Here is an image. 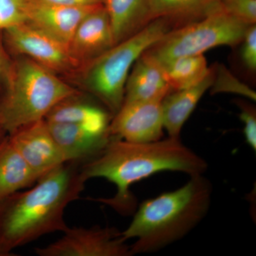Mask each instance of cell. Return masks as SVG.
I'll list each match as a JSON object with an SVG mask.
<instances>
[{"label":"cell","mask_w":256,"mask_h":256,"mask_svg":"<svg viewBox=\"0 0 256 256\" xmlns=\"http://www.w3.org/2000/svg\"><path fill=\"white\" fill-rule=\"evenodd\" d=\"M208 163L182 142L168 137L156 142L132 143L114 139L104 151L82 164L80 174L86 182L102 178L114 184L116 193L110 198H92L118 213H134L137 200L131 192L134 184L163 172H176L188 176L204 174Z\"/></svg>","instance_id":"1"},{"label":"cell","mask_w":256,"mask_h":256,"mask_svg":"<svg viewBox=\"0 0 256 256\" xmlns=\"http://www.w3.org/2000/svg\"><path fill=\"white\" fill-rule=\"evenodd\" d=\"M86 182L76 163H66L42 176L28 191L0 202V256L46 234L67 228L66 207L78 200Z\"/></svg>","instance_id":"2"},{"label":"cell","mask_w":256,"mask_h":256,"mask_svg":"<svg viewBox=\"0 0 256 256\" xmlns=\"http://www.w3.org/2000/svg\"><path fill=\"white\" fill-rule=\"evenodd\" d=\"M186 184L140 204L122 235L132 255L151 254L181 240L204 218L213 186L204 174L192 175Z\"/></svg>","instance_id":"3"},{"label":"cell","mask_w":256,"mask_h":256,"mask_svg":"<svg viewBox=\"0 0 256 256\" xmlns=\"http://www.w3.org/2000/svg\"><path fill=\"white\" fill-rule=\"evenodd\" d=\"M4 94L0 96V119L8 134L45 119L75 89L30 58L20 60L8 74Z\"/></svg>","instance_id":"4"},{"label":"cell","mask_w":256,"mask_h":256,"mask_svg":"<svg viewBox=\"0 0 256 256\" xmlns=\"http://www.w3.org/2000/svg\"><path fill=\"white\" fill-rule=\"evenodd\" d=\"M174 26L168 18L152 20L90 62L84 77L86 86L112 114L124 104L126 82L136 60Z\"/></svg>","instance_id":"5"},{"label":"cell","mask_w":256,"mask_h":256,"mask_svg":"<svg viewBox=\"0 0 256 256\" xmlns=\"http://www.w3.org/2000/svg\"><path fill=\"white\" fill-rule=\"evenodd\" d=\"M249 26L215 4L202 18L170 30L148 48L160 63L197 54L220 46H236L242 42Z\"/></svg>","instance_id":"6"},{"label":"cell","mask_w":256,"mask_h":256,"mask_svg":"<svg viewBox=\"0 0 256 256\" xmlns=\"http://www.w3.org/2000/svg\"><path fill=\"white\" fill-rule=\"evenodd\" d=\"M46 246L35 249L38 256H131L130 246L114 227H73Z\"/></svg>","instance_id":"7"},{"label":"cell","mask_w":256,"mask_h":256,"mask_svg":"<svg viewBox=\"0 0 256 256\" xmlns=\"http://www.w3.org/2000/svg\"><path fill=\"white\" fill-rule=\"evenodd\" d=\"M4 32L14 52L50 70H64L77 64L68 46L31 24L22 23Z\"/></svg>","instance_id":"8"},{"label":"cell","mask_w":256,"mask_h":256,"mask_svg":"<svg viewBox=\"0 0 256 256\" xmlns=\"http://www.w3.org/2000/svg\"><path fill=\"white\" fill-rule=\"evenodd\" d=\"M164 130L162 101L124 102L108 128L114 139L132 143L160 140Z\"/></svg>","instance_id":"9"},{"label":"cell","mask_w":256,"mask_h":256,"mask_svg":"<svg viewBox=\"0 0 256 256\" xmlns=\"http://www.w3.org/2000/svg\"><path fill=\"white\" fill-rule=\"evenodd\" d=\"M8 139L41 178L67 163L44 119L15 130Z\"/></svg>","instance_id":"10"},{"label":"cell","mask_w":256,"mask_h":256,"mask_svg":"<svg viewBox=\"0 0 256 256\" xmlns=\"http://www.w3.org/2000/svg\"><path fill=\"white\" fill-rule=\"evenodd\" d=\"M100 5L64 6L26 0V22L68 46L82 18Z\"/></svg>","instance_id":"11"},{"label":"cell","mask_w":256,"mask_h":256,"mask_svg":"<svg viewBox=\"0 0 256 256\" xmlns=\"http://www.w3.org/2000/svg\"><path fill=\"white\" fill-rule=\"evenodd\" d=\"M67 163L92 161L114 140L109 131L97 132L79 124L46 122Z\"/></svg>","instance_id":"12"},{"label":"cell","mask_w":256,"mask_h":256,"mask_svg":"<svg viewBox=\"0 0 256 256\" xmlns=\"http://www.w3.org/2000/svg\"><path fill=\"white\" fill-rule=\"evenodd\" d=\"M114 46L110 18L104 4L97 6L79 24L68 45L72 58L78 64L92 62Z\"/></svg>","instance_id":"13"},{"label":"cell","mask_w":256,"mask_h":256,"mask_svg":"<svg viewBox=\"0 0 256 256\" xmlns=\"http://www.w3.org/2000/svg\"><path fill=\"white\" fill-rule=\"evenodd\" d=\"M133 65L124 88V102L162 101L172 92L162 64L148 50Z\"/></svg>","instance_id":"14"},{"label":"cell","mask_w":256,"mask_h":256,"mask_svg":"<svg viewBox=\"0 0 256 256\" xmlns=\"http://www.w3.org/2000/svg\"><path fill=\"white\" fill-rule=\"evenodd\" d=\"M215 77V67L201 82L183 90L171 92L162 101L164 128L168 137L180 138L184 124L186 122L202 96L210 88Z\"/></svg>","instance_id":"15"},{"label":"cell","mask_w":256,"mask_h":256,"mask_svg":"<svg viewBox=\"0 0 256 256\" xmlns=\"http://www.w3.org/2000/svg\"><path fill=\"white\" fill-rule=\"evenodd\" d=\"M70 96L57 104L45 118L46 122L79 124L97 132H108V112L92 102Z\"/></svg>","instance_id":"16"},{"label":"cell","mask_w":256,"mask_h":256,"mask_svg":"<svg viewBox=\"0 0 256 256\" xmlns=\"http://www.w3.org/2000/svg\"><path fill=\"white\" fill-rule=\"evenodd\" d=\"M114 45L132 36L150 22L148 0H104Z\"/></svg>","instance_id":"17"},{"label":"cell","mask_w":256,"mask_h":256,"mask_svg":"<svg viewBox=\"0 0 256 256\" xmlns=\"http://www.w3.org/2000/svg\"><path fill=\"white\" fill-rule=\"evenodd\" d=\"M40 178L8 139L0 151V202Z\"/></svg>","instance_id":"18"},{"label":"cell","mask_w":256,"mask_h":256,"mask_svg":"<svg viewBox=\"0 0 256 256\" xmlns=\"http://www.w3.org/2000/svg\"><path fill=\"white\" fill-rule=\"evenodd\" d=\"M216 4V0H148V18L150 22L168 18L178 28L202 18Z\"/></svg>","instance_id":"19"},{"label":"cell","mask_w":256,"mask_h":256,"mask_svg":"<svg viewBox=\"0 0 256 256\" xmlns=\"http://www.w3.org/2000/svg\"><path fill=\"white\" fill-rule=\"evenodd\" d=\"M162 64L172 92L196 85L210 70L203 54L178 57Z\"/></svg>","instance_id":"20"},{"label":"cell","mask_w":256,"mask_h":256,"mask_svg":"<svg viewBox=\"0 0 256 256\" xmlns=\"http://www.w3.org/2000/svg\"><path fill=\"white\" fill-rule=\"evenodd\" d=\"M214 92H234L256 100V92L234 76L223 66L215 67V77L212 87Z\"/></svg>","instance_id":"21"},{"label":"cell","mask_w":256,"mask_h":256,"mask_svg":"<svg viewBox=\"0 0 256 256\" xmlns=\"http://www.w3.org/2000/svg\"><path fill=\"white\" fill-rule=\"evenodd\" d=\"M217 6L248 26L256 24V0H220Z\"/></svg>","instance_id":"22"},{"label":"cell","mask_w":256,"mask_h":256,"mask_svg":"<svg viewBox=\"0 0 256 256\" xmlns=\"http://www.w3.org/2000/svg\"><path fill=\"white\" fill-rule=\"evenodd\" d=\"M26 21V0H0V32Z\"/></svg>","instance_id":"23"},{"label":"cell","mask_w":256,"mask_h":256,"mask_svg":"<svg viewBox=\"0 0 256 256\" xmlns=\"http://www.w3.org/2000/svg\"><path fill=\"white\" fill-rule=\"evenodd\" d=\"M240 114L239 118L244 122V134L248 146L256 152V112L254 106L244 101L237 102Z\"/></svg>","instance_id":"24"},{"label":"cell","mask_w":256,"mask_h":256,"mask_svg":"<svg viewBox=\"0 0 256 256\" xmlns=\"http://www.w3.org/2000/svg\"><path fill=\"white\" fill-rule=\"evenodd\" d=\"M242 60L249 70L256 68V26L250 25L242 40Z\"/></svg>","instance_id":"25"},{"label":"cell","mask_w":256,"mask_h":256,"mask_svg":"<svg viewBox=\"0 0 256 256\" xmlns=\"http://www.w3.org/2000/svg\"><path fill=\"white\" fill-rule=\"evenodd\" d=\"M42 4L64 5V6H92L102 4L104 0H30Z\"/></svg>","instance_id":"26"},{"label":"cell","mask_w":256,"mask_h":256,"mask_svg":"<svg viewBox=\"0 0 256 256\" xmlns=\"http://www.w3.org/2000/svg\"><path fill=\"white\" fill-rule=\"evenodd\" d=\"M8 74L4 50H3L1 40H0V86L2 84V82L3 79L4 78L5 76H8Z\"/></svg>","instance_id":"27"},{"label":"cell","mask_w":256,"mask_h":256,"mask_svg":"<svg viewBox=\"0 0 256 256\" xmlns=\"http://www.w3.org/2000/svg\"><path fill=\"white\" fill-rule=\"evenodd\" d=\"M8 136H9V134H8V131L5 130L1 119H0V151L2 149L5 143L8 140Z\"/></svg>","instance_id":"28"},{"label":"cell","mask_w":256,"mask_h":256,"mask_svg":"<svg viewBox=\"0 0 256 256\" xmlns=\"http://www.w3.org/2000/svg\"><path fill=\"white\" fill-rule=\"evenodd\" d=\"M220 0H216V2L217 3H218V2H220Z\"/></svg>","instance_id":"29"}]
</instances>
